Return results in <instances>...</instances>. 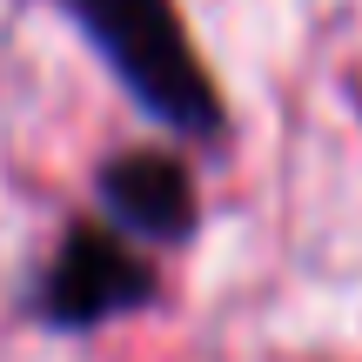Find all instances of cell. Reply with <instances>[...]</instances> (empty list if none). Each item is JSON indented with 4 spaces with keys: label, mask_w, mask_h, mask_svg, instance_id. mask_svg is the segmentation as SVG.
Returning a JSON list of instances; mask_svg holds the SVG:
<instances>
[{
    "label": "cell",
    "mask_w": 362,
    "mask_h": 362,
    "mask_svg": "<svg viewBox=\"0 0 362 362\" xmlns=\"http://www.w3.org/2000/svg\"><path fill=\"white\" fill-rule=\"evenodd\" d=\"M128 107L188 148H228V101L175 0H54Z\"/></svg>",
    "instance_id": "obj_1"
},
{
    "label": "cell",
    "mask_w": 362,
    "mask_h": 362,
    "mask_svg": "<svg viewBox=\"0 0 362 362\" xmlns=\"http://www.w3.org/2000/svg\"><path fill=\"white\" fill-rule=\"evenodd\" d=\"M161 269L148 248H134L128 235H115L107 221L81 215L61 228V242L47 248V262L27 282V315L47 336H101V329L128 322V315L155 309Z\"/></svg>",
    "instance_id": "obj_2"
},
{
    "label": "cell",
    "mask_w": 362,
    "mask_h": 362,
    "mask_svg": "<svg viewBox=\"0 0 362 362\" xmlns=\"http://www.w3.org/2000/svg\"><path fill=\"white\" fill-rule=\"evenodd\" d=\"M94 208L115 235H128L134 248H175L194 242L202 228V194H194V168L161 141H134L94 168Z\"/></svg>",
    "instance_id": "obj_3"
}]
</instances>
